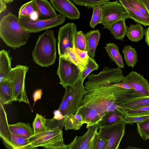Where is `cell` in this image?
<instances>
[{
    "label": "cell",
    "instance_id": "obj_17",
    "mask_svg": "<svg viewBox=\"0 0 149 149\" xmlns=\"http://www.w3.org/2000/svg\"><path fill=\"white\" fill-rule=\"evenodd\" d=\"M21 17L33 20L38 19V13L34 0H31L21 6L18 12V18Z\"/></svg>",
    "mask_w": 149,
    "mask_h": 149
},
{
    "label": "cell",
    "instance_id": "obj_33",
    "mask_svg": "<svg viewBox=\"0 0 149 149\" xmlns=\"http://www.w3.org/2000/svg\"><path fill=\"white\" fill-rule=\"evenodd\" d=\"M108 141L101 136L97 131L93 139L91 149H106Z\"/></svg>",
    "mask_w": 149,
    "mask_h": 149
},
{
    "label": "cell",
    "instance_id": "obj_44",
    "mask_svg": "<svg viewBox=\"0 0 149 149\" xmlns=\"http://www.w3.org/2000/svg\"><path fill=\"white\" fill-rule=\"evenodd\" d=\"M54 118L58 120H61L65 116H64L61 112L58 110L55 111L54 112Z\"/></svg>",
    "mask_w": 149,
    "mask_h": 149
},
{
    "label": "cell",
    "instance_id": "obj_20",
    "mask_svg": "<svg viewBox=\"0 0 149 149\" xmlns=\"http://www.w3.org/2000/svg\"><path fill=\"white\" fill-rule=\"evenodd\" d=\"M12 58L9 52L1 50L0 52V82L2 81L12 69Z\"/></svg>",
    "mask_w": 149,
    "mask_h": 149
},
{
    "label": "cell",
    "instance_id": "obj_22",
    "mask_svg": "<svg viewBox=\"0 0 149 149\" xmlns=\"http://www.w3.org/2000/svg\"><path fill=\"white\" fill-rule=\"evenodd\" d=\"M124 118V114L119 111L106 113L98 122L99 127L108 126L118 123Z\"/></svg>",
    "mask_w": 149,
    "mask_h": 149
},
{
    "label": "cell",
    "instance_id": "obj_34",
    "mask_svg": "<svg viewBox=\"0 0 149 149\" xmlns=\"http://www.w3.org/2000/svg\"><path fill=\"white\" fill-rule=\"evenodd\" d=\"M74 43L75 46L77 48L83 51H87L86 37L85 34L82 31L77 32L75 36Z\"/></svg>",
    "mask_w": 149,
    "mask_h": 149
},
{
    "label": "cell",
    "instance_id": "obj_19",
    "mask_svg": "<svg viewBox=\"0 0 149 149\" xmlns=\"http://www.w3.org/2000/svg\"><path fill=\"white\" fill-rule=\"evenodd\" d=\"M11 132L27 138H29L34 134L33 128L29 123L18 122L13 124H9Z\"/></svg>",
    "mask_w": 149,
    "mask_h": 149
},
{
    "label": "cell",
    "instance_id": "obj_32",
    "mask_svg": "<svg viewBox=\"0 0 149 149\" xmlns=\"http://www.w3.org/2000/svg\"><path fill=\"white\" fill-rule=\"evenodd\" d=\"M123 111L124 114V118L141 116L149 113V106L134 109L124 107Z\"/></svg>",
    "mask_w": 149,
    "mask_h": 149
},
{
    "label": "cell",
    "instance_id": "obj_16",
    "mask_svg": "<svg viewBox=\"0 0 149 149\" xmlns=\"http://www.w3.org/2000/svg\"><path fill=\"white\" fill-rule=\"evenodd\" d=\"M127 10L128 18L133 19L137 23L146 26H149V17H147L129 4L125 0H119Z\"/></svg>",
    "mask_w": 149,
    "mask_h": 149
},
{
    "label": "cell",
    "instance_id": "obj_47",
    "mask_svg": "<svg viewBox=\"0 0 149 149\" xmlns=\"http://www.w3.org/2000/svg\"><path fill=\"white\" fill-rule=\"evenodd\" d=\"M145 35V41L148 46H149V26L148 28L146 29Z\"/></svg>",
    "mask_w": 149,
    "mask_h": 149
},
{
    "label": "cell",
    "instance_id": "obj_8",
    "mask_svg": "<svg viewBox=\"0 0 149 149\" xmlns=\"http://www.w3.org/2000/svg\"><path fill=\"white\" fill-rule=\"evenodd\" d=\"M101 6L102 16L101 24L105 28L108 29L110 25L119 20L128 18L127 10L117 0L108 2Z\"/></svg>",
    "mask_w": 149,
    "mask_h": 149
},
{
    "label": "cell",
    "instance_id": "obj_39",
    "mask_svg": "<svg viewBox=\"0 0 149 149\" xmlns=\"http://www.w3.org/2000/svg\"><path fill=\"white\" fill-rule=\"evenodd\" d=\"M131 6L146 16L149 17V14L143 4L139 0H125Z\"/></svg>",
    "mask_w": 149,
    "mask_h": 149
},
{
    "label": "cell",
    "instance_id": "obj_42",
    "mask_svg": "<svg viewBox=\"0 0 149 149\" xmlns=\"http://www.w3.org/2000/svg\"><path fill=\"white\" fill-rule=\"evenodd\" d=\"M42 95V89H38L34 92L33 95L34 102V105L37 100L41 99Z\"/></svg>",
    "mask_w": 149,
    "mask_h": 149
},
{
    "label": "cell",
    "instance_id": "obj_30",
    "mask_svg": "<svg viewBox=\"0 0 149 149\" xmlns=\"http://www.w3.org/2000/svg\"><path fill=\"white\" fill-rule=\"evenodd\" d=\"M93 15L90 22V26L94 29L99 24H102V16L101 5H98L93 7Z\"/></svg>",
    "mask_w": 149,
    "mask_h": 149
},
{
    "label": "cell",
    "instance_id": "obj_15",
    "mask_svg": "<svg viewBox=\"0 0 149 149\" xmlns=\"http://www.w3.org/2000/svg\"><path fill=\"white\" fill-rule=\"evenodd\" d=\"M4 106L0 102V136L6 144L11 147L12 139L11 132L9 128L7 115Z\"/></svg>",
    "mask_w": 149,
    "mask_h": 149
},
{
    "label": "cell",
    "instance_id": "obj_46",
    "mask_svg": "<svg viewBox=\"0 0 149 149\" xmlns=\"http://www.w3.org/2000/svg\"><path fill=\"white\" fill-rule=\"evenodd\" d=\"M144 5L149 14V0H139Z\"/></svg>",
    "mask_w": 149,
    "mask_h": 149
},
{
    "label": "cell",
    "instance_id": "obj_35",
    "mask_svg": "<svg viewBox=\"0 0 149 149\" xmlns=\"http://www.w3.org/2000/svg\"><path fill=\"white\" fill-rule=\"evenodd\" d=\"M138 132L143 140L149 139V120L136 123Z\"/></svg>",
    "mask_w": 149,
    "mask_h": 149
},
{
    "label": "cell",
    "instance_id": "obj_11",
    "mask_svg": "<svg viewBox=\"0 0 149 149\" xmlns=\"http://www.w3.org/2000/svg\"><path fill=\"white\" fill-rule=\"evenodd\" d=\"M121 82L130 84L139 94L149 96V84L142 75L136 72L132 71L124 77Z\"/></svg>",
    "mask_w": 149,
    "mask_h": 149
},
{
    "label": "cell",
    "instance_id": "obj_45",
    "mask_svg": "<svg viewBox=\"0 0 149 149\" xmlns=\"http://www.w3.org/2000/svg\"><path fill=\"white\" fill-rule=\"evenodd\" d=\"M6 3L3 0H0V13H1L6 10L7 6Z\"/></svg>",
    "mask_w": 149,
    "mask_h": 149
},
{
    "label": "cell",
    "instance_id": "obj_37",
    "mask_svg": "<svg viewBox=\"0 0 149 149\" xmlns=\"http://www.w3.org/2000/svg\"><path fill=\"white\" fill-rule=\"evenodd\" d=\"M99 67L98 65L95 60L93 58L90 56L84 70L82 72L81 78L84 80L91 72L94 70H97Z\"/></svg>",
    "mask_w": 149,
    "mask_h": 149
},
{
    "label": "cell",
    "instance_id": "obj_10",
    "mask_svg": "<svg viewBox=\"0 0 149 149\" xmlns=\"http://www.w3.org/2000/svg\"><path fill=\"white\" fill-rule=\"evenodd\" d=\"M77 31L76 24L72 22L68 23L59 29L58 41L59 57L65 56L68 49L74 46V38Z\"/></svg>",
    "mask_w": 149,
    "mask_h": 149
},
{
    "label": "cell",
    "instance_id": "obj_26",
    "mask_svg": "<svg viewBox=\"0 0 149 149\" xmlns=\"http://www.w3.org/2000/svg\"><path fill=\"white\" fill-rule=\"evenodd\" d=\"M14 101L11 88L4 80L0 82V102L4 105L11 104Z\"/></svg>",
    "mask_w": 149,
    "mask_h": 149
},
{
    "label": "cell",
    "instance_id": "obj_7",
    "mask_svg": "<svg viewBox=\"0 0 149 149\" xmlns=\"http://www.w3.org/2000/svg\"><path fill=\"white\" fill-rule=\"evenodd\" d=\"M18 19L24 29L29 33H31L48 30L61 25L65 22V17L60 14L54 18L48 19H38L33 20L24 17H21Z\"/></svg>",
    "mask_w": 149,
    "mask_h": 149
},
{
    "label": "cell",
    "instance_id": "obj_5",
    "mask_svg": "<svg viewBox=\"0 0 149 149\" xmlns=\"http://www.w3.org/2000/svg\"><path fill=\"white\" fill-rule=\"evenodd\" d=\"M29 69L27 66L17 65L12 68L3 80L11 88L14 101L22 102L29 105L25 87L26 76Z\"/></svg>",
    "mask_w": 149,
    "mask_h": 149
},
{
    "label": "cell",
    "instance_id": "obj_14",
    "mask_svg": "<svg viewBox=\"0 0 149 149\" xmlns=\"http://www.w3.org/2000/svg\"><path fill=\"white\" fill-rule=\"evenodd\" d=\"M39 15V19H48L58 15L54 8L47 0H34Z\"/></svg>",
    "mask_w": 149,
    "mask_h": 149
},
{
    "label": "cell",
    "instance_id": "obj_24",
    "mask_svg": "<svg viewBox=\"0 0 149 149\" xmlns=\"http://www.w3.org/2000/svg\"><path fill=\"white\" fill-rule=\"evenodd\" d=\"M104 48L109 56L118 67L124 68L125 65L122 56L117 45L113 43H109L107 44Z\"/></svg>",
    "mask_w": 149,
    "mask_h": 149
},
{
    "label": "cell",
    "instance_id": "obj_23",
    "mask_svg": "<svg viewBox=\"0 0 149 149\" xmlns=\"http://www.w3.org/2000/svg\"><path fill=\"white\" fill-rule=\"evenodd\" d=\"M145 33L146 30L141 24L137 23L127 27L126 36L131 41L137 42L143 38Z\"/></svg>",
    "mask_w": 149,
    "mask_h": 149
},
{
    "label": "cell",
    "instance_id": "obj_12",
    "mask_svg": "<svg viewBox=\"0 0 149 149\" xmlns=\"http://www.w3.org/2000/svg\"><path fill=\"white\" fill-rule=\"evenodd\" d=\"M54 8L60 14L70 20L79 19L80 12L70 0H50Z\"/></svg>",
    "mask_w": 149,
    "mask_h": 149
},
{
    "label": "cell",
    "instance_id": "obj_21",
    "mask_svg": "<svg viewBox=\"0 0 149 149\" xmlns=\"http://www.w3.org/2000/svg\"><path fill=\"white\" fill-rule=\"evenodd\" d=\"M125 20H119L110 25L108 29L115 39L122 41L126 36L128 27L125 24Z\"/></svg>",
    "mask_w": 149,
    "mask_h": 149
},
{
    "label": "cell",
    "instance_id": "obj_6",
    "mask_svg": "<svg viewBox=\"0 0 149 149\" xmlns=\"http://www.w3.org/2000/svg\"><path fill=\"white\" fill-rule=\"evenodd\" d=\"M60 84L63 88L75 84L80 78L82 72L73 62L65 56H60L57 70Z\"/></svg>",
    "mask_w": 149,
    "mask_h": 149
},
{
    "label": "cell",
    "instance_id": "obj_1",
    "mask_svg": "<svg viewBox=\"0 0 149 149\" xmlns=\"http://www.w3.org/2000/svg\"><path fill=\"white\" fill-rule=\"evenodd\" d=\"M64 125L63 120H58L54 117L46 118L45 129L29 138V143L26 149L39 147L47 149H67L63 137Z\"/></svg>",
    "mask_w": 149,
    "mask_h": 149
},
{
    "label": "cell",
    "instance_id": "obj_29",
    "mask_svg": "<svg viewBox=\"0 0 149 149\" xmlns=\"http://www.w3.org/2000/svg\"><path fill=\"white\" fill-rule=\"evenodd\" d=\"M11 147L14 149H26L29 144V138L17 135L11 132Z\"/></svg>",
    "mask_w": 149,
    "mask_h": 149
},
{
    "label": "cell",
    "instance_id": "obj_4",
    "mask_svg": "<svg viewBox=\"0 0 149 149\" xmlns=\"http://www.w3.org/2000/svg\"><path fill=\"white\" fill-rule=\"evenodd\" d=\"M84 81L80 78L75 84L65 88L64 94L58 109L64 116L77 114L82 106L83 99L86 93Z\"/></svg>",
    "mask_w": 149,
    "mask_h": 149
},
{
    "label": "cell",
    "instance_id": "obj_43",
    "mask_svg": "<svg viewBox=\"0 0 149 149\" xmlns=\"http://www.w3.org/2000/svg\"><path fill=\"white\" fill-rule=\"evenodd\" d=\"M114 85L125 89H133L130 84L125 82L121 81L119 83L115 84Z\"/></svg>",
    "mask_w": 149,
    "mask_h": 149
},
{
    "label": "cell",
    "instance_id": "obj_3",
    "mask_svg": "<svg viewBox=\"0 0 149 149\" xmlns=\"http://www.w3.org/2000/svg\"><path fill=\"white\" fill-rule=\"evenodd\" d=\"M57 39L53 29L47 30L39 36L32 52L33 61L42 67H48L54 63L56 58Z\"/></svg>",
    "mask_w": 149,
    "mask_h": 149
},
{
    "label": "cell",
    "instance_id": "obj_2",
    "mask_svg": "<svg viewBox=\"0 0 149 149\" xmlns=\"http://www.w3.org/2000/svg\"><path fill=\"white\" fill-rule=\"evenodd\" d=\"M30 36L15 15L9 12L1 20L0 37L7 46L19 48L26 43Z\"/></svg>",
    "mask_w": 149,
    "mask_h": 149
},
{
    "label": "cell",
    "instance_id": "obj_9",
    "mask_svg": "<svg viewBox=\"0 0 149 149\" xmlns=\"http://www.w3.org/2000/svg\"><path fill=\"white\" fill-rule=\"evenodd\" d=\"M125 123L122 120L112 125L99 128V134L108 141L106 149H118L125 134Z\"/></svg>",
    "mask_w": 149,
    "mask_h": 149
},
{
    "label": "cell",
    "instance_id": "obj_18",
    "mask_svg": "<svg viewBox=\"0 0 149 149\" xmlns=\"http://www.w3.org/2000/svg\"><path fill=\"white\" fill-rule=\"evenodd\" d=\"M87 51L89 56L92 58L95 56V52L98 44L101 34L98 29L91 30L85 34Z\"/></svg>",
    "mask_w": 149,
    "mask_h": 149
},
{
    "label": "cell",
    "instance_id": "obj_41",
    "mask_svg": "<svg viewBox=\"0 0 149 149\" xmlns=\"http://www.w3.org/2000/svg\"><path fill=\"white\" fill-rule=\"evenodd\" d=\"M73 49L77 55L84 62L85 65H86L90 57L88 54V51H84L79 49L76 47L75 46Z\"/></svg>",
    "mask_w": 149,
    "mask_h": 149
},
{
    "label": "cell",
    "instance_id": "obj_31",
    "mask_svg": "<svg viewBox=\"0 0 149 149\" xmlns=\"http://www.w3.org/2000/svg\"><path fill=\"white\" fill-rule=\"evenodd\" d=\"M46 118L42 115L36 114L32 125L34 134L40 132L46 128Z\"/></svg>",
    "mask_w": 149,
    "mask_h": 149
},
{
    "label": "cell",
    "instance_id": "obj_13",
    "mask_svg": "<svg viewBox=\"0 0 149 149\" xmlns=\"http://www.w3.org/2000/svg\"><path fill=\"white\" fill-rule=\"evenodd\" d=\"M99 128L97 123L89 126L87 131L83 136H76L72 141L67 145V149H84L86 146L91 141Z\"/></svg>",
    "mask_w": 149,
    "mask_h": 149
},
{
    "label": "cell",
    "instance_id": "obj_40",
    "mask_svg": "<svg viewBox=\"0 0 149 149\" xmlns=\"http://www.w3.org/2000/svg\"><path fill=\"white\" fill-rule=\"evenodd\" d=\"M149 120V113L141 116L124 118L123 120L126 124L133 125L138 123Z\"/></svg>",
    "mask_w": 149,
    "mask_h": 149
},
{
    "label": "cell",
    "instance_id": "obj_48",
    "mask_svg": "<svg viewBox=\"0 0 149 149\" xmlns=\"http://www.w3.org/2000/svg\"><path fill=\"white\" fill-rule=\"evenodd\" d=\"M127 149H141V148H137L136 147H132V146L130 147V146H129V147H128L127 148Z\"/></svg>",
    "mask_w": 149,
    "mask_h": 149
},
{
    "label": "cell",
    "instance_id": "obj_27",
    "mask_svg": "<svg viewBox=\"0 0 149 149\" xmlns=\"http://www.w3.org/2000/svg\"><path fill=\"white\" fill-rule=\"evenodd\" d=\"M147 106H149V96H142L130 99L121 104L123 107L132 109Z\"/></svg>",
    "mask_w": 149,
    "mask_h": 149
},
{
    "label": "cell",
    "instance_id": "obj_38",
    "mask_svg": "<svg viewBox=\"0 0 149 149\" xmlns=\"http://www.w3.org/2000/svg\"><path fill=\"white\" fill-rule=\"evenodd\" d=\"M74 3L79 5L92 8L93 7L102 5L109 2L110 0H71Z\"/></svg>",
    "mask_w": 149,
    "mask_h": 149
},
{
    "label": "cell",
    "instance_id": "obj_49",
    "mask_svg": "<svg viewBox=\"0 0 149 149\" xmlns=\"http://www.w3.org/2000/svg\"><path fill=\"white\" fill-rule=\"evenodd\" d=\"M6 3H9L12 2L14 0H3Z\"/></svg>",
    "mask_w": 149,
    "mask_h": 149
},
{
    "label": "cell",
    "instance_id": "obj_36",
    "mask_svg": "<svg viewBox=\"0 0 149 149\" xmlns=\"http://www.w3.org/2000/svg\"><path fill=\"white\" fill-rule=\"evenodd\" d=\"M76 65L82 72L84 70L85 65L77 55L73 48L68 49L67 53L64 56Z\"/></svg>",
    "mask_w": 149,
    "mask_h": 149
},
{
    "label": "cell",
    "instance_id": "obj_28",
    "mask_svg": "<svg viewBox=\"0 0 149 149\" xmlns=\"http://www.w3.org/2000/svg\"><path fill=\"white\" fill-rule=\"evenodd\" d=\"M122 52L124 54L126 65L133 68L138 62L137 53L135 49L131 45H126Z\"/></svg>",
    "mask_w": 149,
    "mask_h": 149
},
{
    "label": "cell",
    "instance_id": "obj_25",
    "mask_svg": "<svg viewBox=\"0 0 149 149\" xmlns=\"http://www.w3.org/2000/svg\"><path fill=\"white\" fill-rule=\"evenodd\" d=\"M84 123L81 114L77 113L66 117L64 124L65 130H79Z\"/></svg>",
    "mask_w": 149,
    "mask_h": 149
}]
</instances>
